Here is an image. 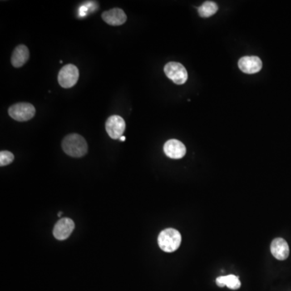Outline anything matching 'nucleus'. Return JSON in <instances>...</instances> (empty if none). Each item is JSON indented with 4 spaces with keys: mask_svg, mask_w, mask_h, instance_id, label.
Instances as JSON below:
<instances>
[{
    "mask_svg": "<svg viewBox=\"0 0 291 291\" xmlns=\"http://www.w3.org/2000/svg\"><path fill=\"white\" fill-rule=\"evenodd\" d=\"M61 147L66 155L75 158L83 157L88 149L85 138L78 134L66 135L62 140Z\"/></svg>",
    "mask_w": 291,
    "mask_h": 291,
    "instance_id": "nucleus-1",
    "label": "nucleus"
},
{
    "mask_svg": "<svg viewBox=\"0 0 291 291\" xmlns=\"http://www.w3.org/2000/svg\"><path fill=\"white\" fill-rule=\"evenodd\" d=\"M159 248L166 253H173L177 250L181 243V234L173 228L162 231L158 237Z\"/></svg>",
    "mask_w": 291,
    "mask_h": 291,
    "instance_id": "nucleus-2",
    "label": "nucleus"
},
{
    "mask_svg": "<svg viewBox=\"0 0 291 291\" xmlns=\"http://www.w3.org/2000/svg\"><path fill=\"white\" fill-rule=\"evenodd\" d=\"M36 114V109L29 103H17L8 109L9 116L17 121H27Z\"/></svg>",
    "mask_w": 291,
    "mask_h": 291,
    "instance_id": "nucleus-3",
    "label": "nucleus"
},
{
    "mask_svg": "<svg viewBox=\"0 0 291 291\" xmlns=\"http://www.w3.org/2000/svg\"><path fill=\"white\" fill-rule=\"evenodd\" d=\"M80 72L77 66L73 64H67L60 70L58 80L60 86L63 88H71L77 84Z\"/></svg>",
    "mask_w": 291,
    "mask_h": 291,
    "instance_id": "nucleus-4",
    "label": "nucleus"
},
{
    "mask_svg": "<svg viewBox=\"0 0 291 291\" xmlns=\"http://www.w3.org/2000/svg\"><path fill=\"white\" fill-rule=\"evenodd\" d=\"M164 73L175 85H184L188 80V72L182 64L170 61L164 66Z\"/></svg>",
    "mask_w": 291,
    "mask_h": 291,
    "instance_id": "nucleus-5",
    "label": "nucleus"
},
{
    "mask_svg": "<svg viewBox=\"0 0 291 291\" xmlns=\"http://www.w3.org/2000/svg\"><path fill=\"white\" fill-rule=\"evenodd\" d=\"M105 130L111 139H120L125 132V120L118 115L109 116L105 122Z\"/></svg>",
    "mask_w": 291,
    "mask_h": 291,
    "instance_id": "nucleus-6",
    "label": "nucleus"
},
{
    "mask_svg": "<svg viewBox=\"0 0 291 291\" xmlns=\"http://www.w3.org/2000/svg\"><path fill=\"white\" fill-rule=\"evenodd\" d=\"M75 229V223L71 218H62L55 224L53 234L58 240H64L68 238Z\"/></svg>",
    "mask_w": 291,
    "mask_h": 291,
    "instance_id": "nucleus-7",
    "label": "nucleus"
},
{
    "mask_svg": "<svg viewBox=\"0 0 291 291\" xmlns=\"http://www.w3.org/2000/svg\"><path fill=\"white\" fill-rule=\"evenodd\" d=\"M165 155L173 159H179L184 157L186 154V147L181 142L176 139H170L164 146Z\"/></svg>",
    "mask_w": 291,
    "mask_h": 291,
    "instance_id": "nucleus-8",
    "label": "nucleus"
},
{
    "mask_svg": "<svg viewBox=\"0 0 291 291\" xmlns=\"http://www.w3.org/2000/svg\"><path fill=\"white\" fill-rule=\"evenodd\" d=\"M239 67L243 73L246 74H255L259 72L262 68V61L257 56H246L239 59Z\"/></svg>",
    "mask_w": 291,
    "mask_h": 291,
    "instance_id": "nucleus-9",
    "label": "nucleus"
},
{
    "mask_svg": "<svg viewBox=\"0 0 291 291\" xmlns=\"http://www.w3.org/2000/svg\"><path fill=\"white\" fill-rule=\"evenodd\" d=\"M102 19L108 25L119 26L126 22L127 16L121 8H114L103 12Z\"/></svg>",
    "mask_w": 291,
    "mask_h": 291,
    "instance_id": "nucleus-10",
    "label": "nucleus"
},
{
    "mask_svg": "<svg viewBox=\"0 0 291 291\" xmlns=\"http://www.w3.org/2000/svg\"><path fill=\"white\" fill-rule=\"evenodd\" d=\"M271 253L276 259L284 261L289 257L290 248L287 242L282 238L273 239L271 243Z\"/></svg>",
    "mask_w": 291,
    "mask_h": 291,
    "instance_id": "nucleus-11",
    "label": "nucleus"
},
{
    "mask_svg": "<svg viewBox=\"0 0 291 291\" xmlns=\"http://www.w3.org/2000/svg\"><path fill=\"white\" fill-rule=\"evenodd\" d=\"M29 58V50L27 46L25 45H20L14 50L11 61L14 67L19 68L23 66L27 62Z\"/></svg>",
    "mask_w": 291,
    "mask_h": 291,
    "instance_id": "nucleus-12",
    "label": "nucleus"
},
{
    "mask_svg": "<svg viewBox=\"0 0 291 291\" xmlns=\"http://www.w3.org/2000/svg\"><path fill=\"white\" fill-rule=\"evenodd\" d=\"M216 284L219 287H228L231 290H238L241 287V282L237 276L230 274L221 276L216 279Z\"/></svg>",
    "mask_w": 291,
    "mask_h": 291,
    "instance_id": "nucleus-13",
    "label": "nucleus"
},
{
    "mask_svg": "<svg viewBox=\"0 0 291 291\" xmlns=\"http://www.w3.org/2000/svg\"><path fill=\"white\" fill-rule=\"evenodd\" d=\"M218 5L214 2L206 1L202 6L198 7V12L202 17L206 18L213 16L218 12Z\"/></svg>",
    "mask_w": 291,
    "mask_h": 291,
    "instance_id": "nucleus-14",
    "label": "nucleus"
},
{
    "mask_svg": "<svg viewBox=\"0 0 291 291\" xmlns=\"http://www.w3.org/2000/svg\"><path fill=\"white\" fill-rule=\"evenodd\" d=\"M14 160V155L10 151L3 150L0 152V166H7L8 164H12Z\"/></svg>",
    "mask_w": 291,
    "mask_h": 291,
    "instance_id": "nucleus-15",
    "label": "nucleus"
},
{
    "mask_svg": "<svg viewBox=\"0 0 291 291\" xmlns=\"http://www.w3.org/2000/svg\"><path fill=\"white\" fill-rule=\"evenodd\" d=\"M121 142H124L125 140V137L122 136L121 137V139H120Z\"/></svg>",
    "mask_w": 291,
    "mask_h": 291,
    "instance_id": "nucleus-16",
    "label": "nucleus"
},
{
    "mask_svg": "<svg viewBox=\"0 0 291 291\" xmlns=\"http://www.w3.org/2000/svg\"><path fill=\"white\" fill-rule=\"evenodd\" d=\"M58 217H61V215H62V213H61V212H59V213L58 214Z\"/></svg>",
    "mask_w": 291,
    "mask_h": 291,
    "instance_id": "nucleus-17",
    "label": "nucleus"
}]
</instances>
